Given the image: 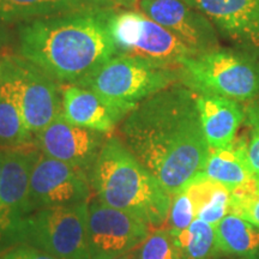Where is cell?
I'll use <instances>...</instances> for the list:
<instances>
[{"label":"cell","mask_w":259,"mask_h":259,"mask_svg":"<svg viewBox=\"0 0 259 259\" xmlns=\"http://www.w3.org/2000/svg\"><path fill=\"white\" fill-rule=\"evenodd\" d=\"M121 134L171 198L202 173L210 153L197 94L181 82L139 102L122 121Z\"/></svg>","instance_id":"6da1fadb"},{"label":"cell","mask_w":259,"mask_h":259,"mask_svg":"<svg viewBox=\"0 0 259 259\" xmlns=\"http://www.w3.org/2000/svg\"><path fill=\"white\" fill-rule=\"evenodd\" d=\"M112 12L92 6L32 19L19 28V54L56 82L77 83L118 56L109 31Z\"/></svg>","instance_id":"7a4b0ae2"},{"label":"cell","mask_w":259,"mask_h":259,"mask_svg":"<svg viewBox=\"0 0 259 259\" xmlns=\"http://www.w3.org/2000/svg\"><path fill=\"white\" fill-rule=\"evenodd\" d=\"M90 184L100 202L150 228L160 229L167 222L171 197L119 138L105 142L90 171Z\"/></svg>","instance_id":"3957f363"},{"label":"cell","mask_w":259,"mask_h":259,"mask_svg":"<svg viewBox=\"0 0 259 259\" xmlns=\"http://www.w3.org/2000/svg\"><path fill=\"white\" fill-rule=\"evenodd\" d=\"M181 79L198 95H218L246 103L259 96V46L229 48L186 58Z\"/></svg>","instance_id":"277c9868"},{"label":"cell","mask_w":259,"mask_h":259,"mask_svg":"<svg viewBox=\"0 0 259 259\" xmlns=\"http://www.w3.org/2000/svg\"><path fill=\"white\" fill-rule=\"evenodd\" d=\"M180 79V67L161 66L138 58L115 56L74 84L132 111L139 102Z\"/></svg>","instance_id":"5b68a950"},{"label":"cell","mask_w":259,"mask_h":259,"mask_svg":"<svg viewBox=\"0 0 259 259\" xmlns=\"http://www.w3.org/2000/svg\"><path fill=\"white\" fill-rule=\"evenodd\" d=\"M89 202L35 210L16 232L12 245H27L58 259H90Z\"/></svg>","instance_id":"8992f818"},{"label":"cell","mask_w":259,"mask_h":259,"mask_svg":"<svg viewBox=\"0 0 259 259\" xmlns=\"http://www.w3.org/2000/svg\"><path fill=\"white\" fill-rule=\"evenodd\" d=\"M109 31L118 56L138 58L168 67H180L184 59L197 56L142 11H113L109 17Z\"/></svg>","instance_id":"52a82bcc"},{"label":"cell","mask_w":259,"mask_h":259,"mask_svg":"<svg viewBox=\"0 0 259 259\" xmlns=\"http://www.w3.org/2000/svg\"><path fill=\"white\" fill-rule=\"evenodd\" d=\"M0 63L25 125L31 134H38L63 112V95L58 82L22 57H6Z\"/></svg>","instance_id":"ba28073f"},{"label":"cell","mask_w":259,"mask_h":259,"mask_svg":"<svg viewBox=\"0 0 259 259\" xmlns=\"http://www.w3.org/2000/svg\"><path fill=\"white\" fill-rule=\"evenodd\" d=\"M90 194L92 184L88 171L38 154L29 184L30 212L88 202Z\"/></svg>","instance_id":"9c48e42d"},{"label":"cell","mask_w":259,"mask_h":259,"mask_svg":"<svg viewBox=\"0 0 259 259\" xmlns=\"http://www.w3.org/2000/svg\"><path fill=\"white\" fill-rule=\"evenodd\" d=\"M29 145L5 149L0 174V251L12 245L16 232L30 213L29 184L38 153Z\"/></svg>","instance_id":"30bf717a"},{"label":"cell","mask_w":259,"mask_h":259,"mask_svg":"<svg viewBox=\"0 0 259 259\" xmlns=\"http://www.w3.org/2000/svg\"><path fill=\"white\" fill-rule=\"evenodd\" d=\"M149 227L127 212L95 198L89 203L90 259H114L136 250L148 238Z\"/></svg>","instance_id":"8fae6325"},{"label":"cell","mask_w":259,"mask_h":259,"mask_svg":"<svg viewBox=\"0 0 259 259\" xmlns=\"http://www.w3.org/2000/svg\"><path fill=\"white\" fill-rule=\"evenodd\" d=\"M141 11L198 54L221 48L211 21L183 0H141Z\"/></svg>","instance_id":"7c38bea8"},{"label":"cell","mask_w":259,"mask_h":259,"mask_svg":"<svg viewBox=\"0 0 259 259\" xmlns=\"http://www.w3.org/2000/svg\"><path fill=\"white\" fill-rule=\"evenodd\" d=\"M36 135L42 154L89 174L106 142L103 134L70 124L61 114Z\"/></svg>","instance_id":"4fadbf2b"},{"label":"cell","mask_w":259,"mask_h":259,"mask_svg":"<svg viewBox=\"0 0 259 259\" xmlns=\"http://www.w3.org/2000/svg\"><path fill=\"white\" fill-rule=\"evenodd\" d=\"M234 45L259 46V0H183Z\"/></svg>","instance_id":"5bb4252c"},{"label":"cell","mask_w":259,"mask_h":259,"mask_svg":"<svg viewBox=\"0 0 259 259\" xmlns=\"http://www.w3.org/2000/svg\"><path fill=\"white\" fill-rule=\"evenodd\" d=\"M61 115L70 124L100 132L111 134L116 124L127 116L130 109L116 105L92 90L76 84H67L61 92Z\"/></svg>","instance_id":"9a60e30c"},{"label":"cell","mask_w":259,"mask_h":259,"mask_svg":"<svg viewBox=\"0 0 259 259\" xmlns=\"http://www.w3.org/2000/svg\"><path fill=\"white\" fill-rule=\"evenodd\" d=\"M197 105L210 149L231 144L236 138L239 127L245 121V106L228 97L198 94Z\"/></svg>","instance_id":"2e32d148"},{"label":"cell","mask_w":259,"mask_h":259,"mask_svg":"<svg viewBox=\"0 0 259 259\" xmlns=\"http://www.w3.org/2000/svg\"><path fill=\"white\" fill-rule=\"evenodd\" d=\"M202 173L222 184L229 191L235 190L257 177L248 157L247 137H236L226 147L210 149Z\"/></svg>","instance_id":"e0dca14e"},{"label":"cell","mask_w":259,"mask_h":259,"mask_svg":"<svg viewBox=\"0 0 259 259\" xmlns=\"http://www.w3.org/2000/svg\"><path fill=\"white\" fill-rule=\"evenodd\" d=\"M184 191L192 200L196 219L216 226L231 213V191L205 174L194 177Z\"/></svg>","instance_id":"ac0fdd59"},{"label":"cell","mask_w":259,"mask_h":259,"mask_svg":"<svg viewBox=\"0 0 259 259\" xmlns=\"http://www.w3.org/2000/svg\"><path fill=\"white\" fill-rule=\"evenodd\" d=\"M220 254L238 259H259V228L235 213L215 226Z\"/></svg>","instance_id":"d6986e66"},{"label":"cell","mask_w":259,"mask_h":259,"mask_svg":"<svg viewBox=\"0 0 259 259\" xmlns=\"http://www.w3.org/2000/svg\"><path fill=\"white\" fill-rule=\"evenodd\" d=\"M92 6L100 5L93 0H0V22L12 23L50 17Z\"/></svg>","instance_id":"ffe728a7"},{"label":"cell","mask_w":259,"mask_h":259,"mask_svg":"<svg viewBox=\"0 0 259 259\" xmlns=\"http://www.w3.org/2000/svg\"><path fill=\"white\" fill-rule=\"evenodd\" d=\"M31 132L25 125L14 89L6 77L0 78V147L14 149L29 145Z\"/></svg>","instance_id":"44dd1931"},{"label":"cell","mask_w":259,"mask_h":259,"mask_svg":"<svg viewBox=\"0 0 259 259\" xmlns=\"http://www.w3.org/2000/svg\"><path fill=\"white\" fill-rule=\"evenodd\" d=\"M181 259H212L220 254L215 226L194 219L186 229L171 233Z\"/></svg>","instance_id":"7402d4cb"},{"label":"cell","mask_w":259,"mask_h":259,"mask_svg":"<svg viewBox=\"0 0 259 259\" xmlns=\"http://www.w3.org/2000/svg\"><path fill=\"white\" fill-rule=\"evenodd\" d=\"M231 213L259 228V176L231 191Z\"/></svg>","instance_id":"603a6c76"},{"label":"cell","mask_w":259,"mask_h":259,"mask_svg":"<svg viewBox=\"0 0 259 259\" xmlns=\"http://www.w3.org/2000/svg\"><path fill=\"white\" fill-rule=\"evenodd\" d=\"M138 259H181L169 229H157L137 247Z\"/></svg>","instance_id":"cb8c5ba5"},{"label":"cell","mask_w":259,"mask_h":259,"mask_svg":"<svg viewBox=\"0 0 259 259\" xmlns=\"http://www.w3.org/2000/svg\"><path fill=\"white\" fill-rule=\"evenodd\" d=\"M196 219L194 206L186 191H180L171 198L168 213V229L170 233H179L186 229Z\"/></svg>","instance_id":"d4e9b609"},{"label":"cell","mask_w":259,"mask_h":259,"mask_svg":"<svg viewBox=\"0 0 259 259\" xmlns=\"http://www.w3.org/2000/svg\"><path fill=\"white\" fill-rule=\"evenodd\" d=\"M245 125L248 130V157L255 176H259V96L245 103Z\"/></svg>","instance_id":"484cf974"},{"label":"cell","mask_w":259,"mask_h":259,"mask_svg":"<svg viewBox=\"0 0 259 259\" xmlns=\"http://www.w3.org/2000/svg\"><path fill=\"white\" fill-rule=\"evenodd\" d=\"M0 259H58L27 245H14L0 251Z\"/></svg>","instance_id":"4316f807"},{"label":"cell","mask_w":259,"mask_h":259,"mask_svg":"<svg viewBox=\"0 0 259 259\" xmlns=\"http://www.w3.org/2000/svg\"><path fill=\"white\" fill-rule=\"evenodd\" d=\"M97 5L102 6V8L113 9L115 6H120V8L126 9H134L137 6V0H93Z\"/></svg>","instance_id":"83f0119b"},{"label":"cell","mask_w":259,"mask_h":259,"mask_svg":"<svg viewBox=\"0 0 259 259\" xmlns=\"http://www.w3.org/2000/svg\"><path fill=\"white\" fill-rule=\"evenodd\" d=\"M9 40H10V36H9L8 30L0 25V47L5 46V45L9 42Z\"/></svg>","instance_id":"f1b7e54d"},{"label":"cell","mask_w":259,"mask_h":259,"mask_svg":"<svg viewBox=\"0 0 259 259\" xmlns=\"http://www.w3.org/2000/svg\"><path fill=\"white\" fill-rule=\"evenodd\" d=\"M114 259H138V257H137V251L134 250V251L128 252V253H126V254H124V255H120V257L114 258Z\"/></svg>","instance_id":"f546056e"},{"label":"cell","mask_w":259,"mask_h":259,"mask_svg":"<svg viewBox=\"0 0 259 259\" xmlns=\"http://www.w3.org/2000/svg\"><path fill=\"white\" fill-rule=\"evenodd\" d=\"M5 156V149L0 148V174H2V168H3V162H4Z\"/></svg>","instance_id":"4dcf8cb0"},{"label":"cell","mask_w":259,"mask_h":259,"mask_svg":"<svg viewBox=\"0 0 259 259\" xmlns=\"http://www.w3.org/2000/svg\"><path fill=\"white\" fill-rule=\"evenodd\" d=\"M2 73H3V67H2V63H0V78H2Z\"/></svg>","instance_id":"1f68e13d"}]
</instances>
